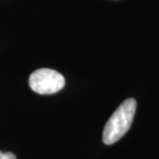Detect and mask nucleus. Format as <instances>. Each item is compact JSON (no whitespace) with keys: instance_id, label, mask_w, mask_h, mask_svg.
I'll list each match as a JSON object with an SVG mask.
<instances>
[{"instance_id":"nucleus-1","label":"nucleus","mask_w":159,"mask_h":159,"mask_svg":"<svg viewBox=\"0 0 159 159\" xmlns=\"http://www.w3.org/2000/svg\"><path fill=\"white\" fill-rule=\"evenodd\" d=\"M134 98H127L109 119L102 132V142L106 145L117 142L129 130L136 111Z\"/></svg>"},{"instance_id":"nucleus-2","label":"nucleus","mask_w":159,"mask_h":159,"mask_svg":"<svg viewBox=\"0 0 159 159\" xmlns=\"http://www.w3.org/2000/svg\"><path fill=\"white\" fill-rule=\"evenodd\" d=\"M29 87L37 94L50 95L61 90L66 84L62 74L53 69L40 68L30 74Z\"/></svg>"},{"instance_id":"nucleus-3","label":"nucleus","mask_w":159,"mask_h":159,"mask_svg":"<svg viewBox=\"0 0 159 159\" xmlns=\"http://www.w3.org/2000/svg\"><path fill=\"white\" fill-rule=\"evenodd\" d=\"M0 159H16V157L11 152H5V153L3 152Z\"/></svg>"}]
</instances>
